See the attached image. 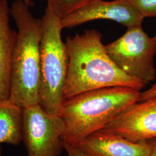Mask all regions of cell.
I'll use <instances>...</instances> for the list:
<instances>
[{
	"instance_id": "1",
	"label": "cell",
	"mask_w": 156,
	"mask_h": 156,
	"mask_svg": "<svg viewBox=\"0 0 156 156\" xmlns=\"http://www.w3.org/2000/svg\"><path fill=\"white\" fill-rule=\"evenodd\" d=\"M96 30L68 37V71L64 101L93 90L123 86L140 91L145 84L123 72L106 52Z\"/></svg>"
},
{
	"instance_id": "2",
	"label": "cell",
	"mask_w": 156,
	"mask_h": 156,
	"mask_svg": "<svg viewBox=\"0 0 156 156\" xmlns=\"http://www.w3.org/2000/svg\"><path fill=\"white\" fill-rule=\"evenodd\" d=\"M140 91L116 86L93 90L64 101L59 116L65 126L64 144L76 146L139 102Z\"/></svg>"
},
{
	"instance_id": "3",
	"label": "cell",
	"mask_w": 156,
	"mask_h": 156,
	"mask_svg": "<svg viewBox=\"0 0 156 156\" xmlns=\"http://www.w3.org/2000/svg\"><path fill=\"white\" fill-rule=\"evenodd\" d=\"M10 11L17 31L12 57L9 100L24 108L39 103L42 23L23 0L13 2Z\"/></svg>"
},
{
	"instance_id": "4",
	"label": "cell",
	"mask_w": 156,
	"mask_h": 156,
	"mask_svg": "<svg viewBox=\"0 0 156 156\" xmlns=\"http://www.w3.org/2000/svg\"><path fill=\"white\" fill-rule=\"evenodd\" d=\"M41 23L39 104L47 113L58 115L68 71L67 47L61 19L47 7Z\"/></svg>"
},
{
	"instance_id": "5",
	"label": "cell",
	"mask_w": 156,
	"mask_h": 156,
	"mask_svg": "<svg viewBox=\"0 0 156 156\" xmlns=\"http://www.w3.org/2000/svg\"><path fill=\"white\" fill-rule=\"evenodd\" d=\"M106 52L123 72L145 85L156 79V35L150 37L141 25L127 28L119 38L105 45Z\"/></svg>"
},
{
	"instance_id": "6",
	"label": "cell",
	"mask_w": 156,
	"mask_h": 156,
	"mask_svg": "<svg viewBox=\"0 0 156 156\" xmlns=\"http://www.w3.org/2000/svg\"><path fill=\"white\" fill-rule=\"evenodd\" d=\"M64 129L61 117L47 113L39 104L22 108V142L27 156H60Z\"/></svg>"
},
{
	"instance_id": "7",
	"label": "cell",
	"mask_w": 156,
	"mask_h": 156,
	"mask_svg": "<svg viewBox=\"0 0 156 156\" xmlns=\"http://www.w3.org/2000/svg\"><path fill=\"white\" fill-rule=\"evenodd\" d=\"M101 131L134 142L156 139V98L135 103Z\"/></svg>"
},
{
	"instance_id": "8",
	"label": "cell",
	"mask_w": 156,
	"mask_h": 156,
	"mask_svg": "<svg viewBox=\"0 0 156 156\" xmlns=\"http://www.w3.org/2000/svg\"><path fill=\"white\" fill-rule=\"evenodd\" d=\"M99 19L118 22L127 28L142 25L144 17L128 0H97L61 19L63 28H71Z\"/></svg>"
},
{
	"instance_id": "9",
	"label": "cell",
	"mask_w": 156,
	"mask_h": 156,
	"mask_svg": "<svg viewBox=\"0 0 156 156\" xmlns=\"http://www.w3.org/2000/svg\"><path fill=\"white\" fill-rule=\"evenodd\" d=\"M76 147L89 156H151L152 152L147 141L134 142L101 130L87 136Z\"/></svg>"
},
{
	"instance_id": "10",
	"label": "cell",
	"mask_w": 156,
	"mask_h": 156,
	"mask_svg": "<svg viewBox=\"0 0 156 156\" xmlns=\"http://www.w3.org/2000/svg\"><path fill=\"white\" fill-rule=\"evenodd\" d=\"M8 0H0V100H9L12 53L17 31L10 25Z\"/></svg>"
},
{
	"instance_id": "11",
	"label": "cell",
	"mask_w": 156,
	"mask_h": 156,
	"mask_svg": "<svg viewBox=\"0 0 156 156\" xmlns=\"http://www.w3.org/2000/svg\"><path fill=\"white\" fill-rule=\"evenodd\" d=\"M22 108L9 100H0V144L22 142Z\"/></svg>"
},
{
	"instance_id": "12",
	"label": "cell",
	"mask_w": 156,
	"mask_h": 156,
	"mask_svg": "<svg viewBox=\"0 0 156 156\" xmlns=\"http://www.w3.org/2000/svg\"><path fill=\"white\" fill-rule=\"evenodd\" d=\"M97 0H47V8L60 19L71 15Z\"/></svg>"
},
{
	"instance_id": "13",
	"label": "cell",
	"mask_w": 156,
	"mask_h": 156,
	"mask_svg": "<svg viewBox=\"0 0 156 156\" xmlns=\"http://www.w3.org/2000/svg\"><path fill=\"white\" fill-rule=\"evenodd\" d=\"M128 1L144 18L156 17V0Z\"/></svg>"
},
{
	"instance_id": "14",
	"label": "cell",
	"mask_w": 156,
	"mask_h": 156,
	"mask_svg": "<svg viewBox=\"0 0 156 156\" xmlns=\"http://www.w3.org/2000/svg\"><path fill=\"white\" fill-rule=\"evenodd\" d=\"M154 98H156V83L153 84L150 89L145 91L140 92L139 102L147 100Z\"/></svg>"
},
{
	"instance_id": "15",
	"label": "cell",
	"mask_w": 156,
	"mask_h": 156,
	"mask_svg": "<svg viewBox=\"0 0 156 156\" xmlns=\"http://www.w3.org/2000/svg\"><path fill=\"white\" fill-rule=\"evenodd\" d=\"M64 149L67 151L68 156H89L76 146L64 144Z\"/></svg>"
},
{
	"instance_id": "16",
	"label": "cell",
	"mask_w": 156,
	"mask_h": 156,
	"mask_svg": "<svg viewBox=\"0 0 156 156\" xmlns=\"http://www.w3.org/2000/svg\"><path fill=\"white\" fill-rule=\"evenodd\" d=\"M147 142L150 144L152 148V152L151 156H156V143L153 142L152 140H147Z\"/></svg>"
},
{
	"instance_id": "17",
	"label": "cell",
	"mask_w": 156,
	"mask_h": 156,
	"mask_svg": "<svg viewBox=\"0 0 156 156\" xmlns=\"http://www.w3.org/2000/svg\"><path fill=\"white\" fill-rule=\"evenodd\" d=\"M24 1V2L27 5L29 6L30 7V6H33L34 5V2L33 1H32V0H23Z\"/></svg>"
},
{
	"instance_id": "18",
	"label": "cell",
	"mask_w": 156,
	"mask_h": 156,
	"mask_svg": "<svg viewBox=\"0 0 156 156\" xmlns=\"http://www.w3.org/2000/svg\"><path fill=\"white\" fill-rule=\"evenodd\" d=\"M1 155H2V148L0 146V156H1Z\"/></svg>"
},
{
	"instance_id": "19",
	"label": "cell",
	"mask_w": 156,
	"mask_h": 156,
	"mask_svg": "<svg viewBox=\"0 0 156 156\" xmlns=\"http://www.w3.org/2000/svg\"><path fill=\"white\" fill-rule=\"evenodd\" d=\"M152 140L153 142H155L156 143V139H153V140Z\"/></svg>"
},
{
	"instance_id": "20",
	"label": "cell",
	"mask_w": 156,
	"mask_h": 156,
	"mask_svg": "<svg viewBox=\"0 0 156 156\" xmlns=\"http://www.w3.org/2000/svg\"></svg>"
}]
</instances>
